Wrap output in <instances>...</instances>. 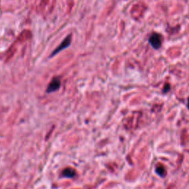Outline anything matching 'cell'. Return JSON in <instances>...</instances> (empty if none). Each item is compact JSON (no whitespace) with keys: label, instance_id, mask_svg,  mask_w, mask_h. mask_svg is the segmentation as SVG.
Wrapping results in <instances>:
<instances>
[{"label":"cell","instance_id":"1","mask_svg":"<svg viewBox=\"0 0 189 189\" xmlns=\"http://www.w3.org/2000/svg\"><path fill=\"white\" fill-rule=\"evenodd\" d=\"M61 87V80L59 78H53L50 83L48 85L47 88V93H51V92H54L56 91H58Z\"/></svg>","mask_w":189,"mask_h":189},{"label":"cell","instance_id":"2","mask_svg":"<svg viewBox=\"0 0 189 189\" xmlns=\"http://www.w3.org/2000/svg\"><path fill=\"white\" fill-rule=\"evenodd\" d=\"M71 40H72L71 35L68 36L67 37L66 39H64V40L63 41L62 43H61V44H60V45L58 46V47L56 48V49L54 51H53V54L51 55V56H54V55L57 54L58 53L60 52V51L62 50L65 49V48H66V47H68L70 45V44H71Z\"/></svg>","mask_w":189,"mask_h":189},{"label":"cell","instance_id":"3","mask_svg":"<svg viewBox=\"0 0 189 189\" xmlns=\"http://www.w3.org/2000/svg\"><path fill=\"white\" fill-rule=\"evenodd\" d=\"M149 42H150L151 44H152L153 47L155 48V49H157V48H159L161 45L160 36L158 35V34H154V35H153L150 38Z\"/></svg>","mask_w":189,"mask_h":189},{"label":"cell","instance_id":"4","mask_svg":"<svg viewBox=\"0 0 189 189\" xmlns=\"http://www.w3.org/2000/svg\"><path fill=\"white\" fill-rule=\"evenodd\" d=\"M75 175V170L71 168H65V169L62 171V176L64 177L73 178Z\"/></svg>","mask_w":189,"mask_h":189},{"label":"cell","instance_id":"5","mask_svg":"<svg viewBox=\"0 0 189 189\" xmlns=\"http://www.w3.org/2000/svg\"><path fill=\"white\" fill-rule=\"evenodd\" d=\"M156 171H157V173L158 174L160 175V176H162V177L165 174V169H164V168L162 167V166H160V167H157V169H156Z\"/></svg>","mask_w":189,"mask_h":189},{"label":"cell","instance_id":"6","mask_svg":"<svg viewBox=\"0 0 189 189\" xmlns=\"http://www.w3.org/2000/svg\"><path fill=\"white\" fill-rule=\"evenodd\" d=\"M188 107L189 108V98H188Z\"/></svg>","mask_w":189,"mask_h":189}]
</instances>
